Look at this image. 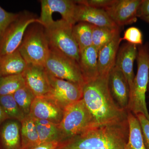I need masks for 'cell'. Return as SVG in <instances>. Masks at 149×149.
<instances>
[{
    "label": "cell",
    "instance_id": "6da1fadb",
    "mask_svg": "<svg viewBox=\"0 0 149 149\" xmlns=\"http://www.w3.org/2000/svg\"><path fill=\"white\" fill-rule=\"evenodd\" d=\"M129 132L127 116L89 128L73 139L59 143L57 149H125Z\"/></svg>",
    "mask_w": 149,
    "mask_h": 149
},
{
    "label": "cell",
    "instance_id": "7a4b0ae2",
    "mask_svg": "<svg viewBox=\"0 0 149 149\" xmlns=\"http://www.w3.org/2000/svg\"><path fill=\"white\" fill-rule=\"evenodd\" d=\"M108 77L99 76L86 83L83 88V99L95 121L96 125L123 119L128 111L120 109L111 95Z\"/></svg>",
    "mask_w": 149,
    "mask_h": 149
},
{
    "label": "cell",
    "instance_id": "3957f363",
    "mask_svg": "<svg viewBox=\"0 0 149 149\" xmlns=\"http://www.w3.org/2000/svg\"><path fill=\"white\" fill-rule=\"evenodd\" d=\"M138 70L130 89L127 111L136 115L142 113L149 120V113L146 102L149 75V44L138 46Z\"/></svg>",
    "mask_w": 149,
    "mask_h": 149
},
{
    "label": "cell",
    "instance_id": "277c9868",
    "mask_svg": "<svg viewBox=\"0 0 149 149\" xmlns=\"http://www.w3.org/2000/svg\"><path fill=\"white\" fill-rule=\"evenodd\" d=\"M96 125L94 118L82 99L64 109L58 124L59 143L69 141Z\"/></svg>",
    "mask_w": 149,
    "mask_h": 149
},
{
    "label": "cell",
    "instance_id": "5b68a950",
    "mask_svg": "<svg viewBox=\"0 0 149 149\" xmlns=\"http://www.w3.org/2000/svg\"><path fill=\"white\" fill-rule=\"evenodd\" d=\"M18 50L27 64L44 66L50 49L44 26L37 22L30 24Z\"/></svg>",
    "mask_w": 149,
    "mask_h": 149
},
{
    "label": "cell",
    "instance_id": "8992f818",
    "mask_svg": "<svg viewBox=\"0 0 149 149\" xmlns=\"http://www.w3.org/2000/svg\"><path fill=\"white\" fill-rule=\"evenodd\" d=\"M73 26L61 19L54 20L44 27L50 49L58 51L78 63L80 52L73 35Z\"/></svg>",
    "mask_w": 149,
    "mask_h": 149
},
{
    "label": "cell",
    "instance_id": "52a82bcc",
    "mask_svg": "<svg viewBox=\"0 0 149 149\" xmlns=\"http://www.w3.org/2000/svg\"><path fill=\"white\" fill-rule=\"evenodd\" d=\"M44 67L54 77L69 81L83 87L85 82L78 63L58 51L50 49Z\"/></svg>",
    "mask_w": 149,
    "mask_h": 149
},
{
    "label": "cell",
    "instance_id": "ba28073f",
    "mask_svg": "<svg viewBox=\"0 0 149 149\" xmlns=\"http://www.w3.org/2000/svg\"><path fill=\"white\" fill-rule=\"evenodd\" d=\"M40 22L39 18L27 12L19 13L18 17L7 29L0 43V58L18 49L27 27Z\"/></svg>",
    "mask_w": 149,
    "mask_h": 149
},
{
    "label": "cell",
    "instance_id": "9c48e42d",
    "mask_svg": "<svg viewBox=\"0 0 149 149\" xmlns=\"http://www.w3.org/2000/svg\"><path fill=\"white\" fill-rule=\"evenodd\" d=\"M47 73L49 85L47 96L54 100L63 109L83 99V87Z\"/></svg>",
    "mask_w": 149,
    "mask_h": 149
},
{
    "label": "cell",
    "instance_id": "30bf717a",
    "mask_svg": "<svg viewBox=\"0 0 149 149\" xmlns=\"http://www.w3.org/2000/svg\"><path fill=\"white\" fill-rule=\"evenodd\" d=\"M41 15L39 19L44 27L54 21L53 14L59 13L62 19L74 26L76 24L75 12L77 4L71 0H41Z\"/></svg>",
    "mask_w": 149,
    "mask_h": 149
},
{
    "label": "cell",
    "instance_id": "8fae6325",
    "mask_svg": "<svg viewBox=\"0 0 149 149\" xmlns=\"http://www.w3.org/2000/svg\"><path fill=\"white\" fill-rule=\"evenodd\" d=\"M142 0H115L105 11L118 27L135 23Z\"/></svg>",
    "mask_w": 149,
    "mask_h": 149
},
{
    "label": "cell",
    "instance_id": "7c38bea8",
    "mask_svg": "<svg viewBox=\"0 0 149 149\" xmlns=\"http://www.w3.org/2000/svg\"><path fill=\"white\" fill-rule=\"evenodd\" d=\"M63 110L50 97L40 96L35 97L32 102L29 115L36 119L58 124L62 119Z\"/></svg>",
    "mask_w": 149,
    "mask_h": 149
},
{
    "label": "cell",
    "instance_id": "4fadbf2b",
    "mask_svg": "<svg viewBox=\"0 0 149 149\" xmlns=\"http://www.w3.org/2000/svg\"><path fill=\"white\" fill-rule=\"evenodd\" d=\"M108 83L111 95L116 104L127 111L130 97V89L125 75L114 66L109 74Z\"/></svg>",
    "mask_w": 149,
    "mask_h": 149
},
{
    "label": "cell",
    "instance_id": "5bb4252c",
    "mask_svg": "<svg viewBox=\"0 0 149 149\" xmlns=\"http://www.w3.org/2000/svg\"><path fill=\"white\" fill-rule=\"evenodd\" d=\"M22 75L25 85L36 97L48 95L49 85L47 73L44 66L27 64Z\"/></svg>",
    "mask_w": 149,
    "mask_h": 149
},
{
    "label": "cell",
    "instance_id": "9a60e30c",
    "mask_svg": "<svg viewBox=\"0 0 149 149\" xmlns=\"http://www.w3.org/2000/svg\"><path fill=\"white\" fill-rule=\"evenodd\" d=\"M76 4L77 6L75 12L76 22H88L98 27H118L110 18L106 12L103 10Z\"/></svg>",
    "mask_w": 149,
    "mask_h": 149
},
{
    "label": "cell",
    "instance_id": "2e32d148",
    "mask_svg": "<svg viewBox=\"0 0 149 149\" xmlns=\"http://www.w3.org/2000/svg\"><path fill=\"white\" fill-rule=\"evenodd\" d=\"M138 54V46L131 43H124L119 48L115 66L122 71L128 81L129 89L135 77L133 65Z\"/></svg>",
    "mask_w": 149,
    "mask_h": 149
},
{
    "label": "cell",
    "instance_id": "e0dca14e",
    "mask_svg": "<svg viewBox=\"0 0 149 149\" xmlns=\"http://www.w3.org/2000/svg\"><path fill=\"white\" fill-rule=\"evenodd\" d=\"M121 41L119 31L110 42L99 51L98 56L99 76L108 77L109 72L115 65L116 56Z\"/></svg>",
    "mask_w": 149,
    "mask_h": 149
},
{
    "label": "cell",
    "instance_id": "ac0fdd59",
    "mask_svg": "<svg viewBox=\"0 0 149 149\" xmlns=\"http://www.w3.org/2000/svg\"><path fill=\"white\" fill-rule=\"evenodd\" d=\"M98 53V51L93 46L80 53L78 64L85 83L95 80L99 77Z\"/></svg>",
    "mask_w": 149,
    "mask_h": 149
},
{
    "label": "cell",
    "instance_id": "d6986e66",
    "mask_svg": "<svg viewBox=\"0 0 149 149\" xmlns=\"http://www.w3.org/2000/svg\"><path fill=\"white\" fill-rule=\"evenodd\" d=\"M27 64L17 49L0 58V77L22 74Z\"/></svg>",
    "mask_w": 149,
    "mask_h": 149
},
{
    "label": "cell",
    "instance_id": "ffe728a7",
    "mask_svg": "<svg viewBox=\"0 0 149 149\" xmlns=\"http://www.w3.org/2000/svg\"><path fill=\"white\" fill-rule=\"evenodd\" d=\"M20 123L21 149H31L40 145L34 118L28 115Z\"/></svg>",
    "mask_w": 149,
    "mask_h": 149
},
{
    "label": "cell",
    "instance_id": "44dd1931",
    "mask_svg": "<svg viewBox=\"0 0 149 149\" xmlns=\"http://www.w3.org/2000/svg\"><path fill=\"white\" fill-rule=\"evenodd\" d=\"M21 125L17 121H10L4 125L1 131L3 149H21Z\"/></svg>",
    "mask_w": 149,
    "mask_h": 149
},
{
    "label": "cell",
    "instance_id": "7402d4cb",
    "mask_svg": "<svg viewBox=\"0 0 149 149\" xmlns=\"http://www.w3.org/2000/svg\"><path fill=\"white\" fill-rule=\"evenodd\" d=\"M129 136L125 149H146L144 144L140 123L136 115L128 111Z\"/></svg>",
    "mask_w": 149,
    "mask_h": 149
},
{
    "label": "cell",
    "instance_id": "603a6c76",
    "mask_svg": "<svg viewBox=\"0 0 149 149\" xmlns=\"http://www.w3.org/2000/svg\"><path fill=\"white\" fill-rule=\"evenodd\" d=\"M34 118L40 144L54 141L59 143L60 136L58 124L47 120Z\"/></svg>",
    "mask_w": 149,
    "mask_h": 149
},
{
    "label": "cell",
    "instance_id": "cb8c5ba5",
    "mask_svg": "<svg viewBox=\"0 0 149 149\" xmlns=\"http://www.w3.org/2000/svg\"><path fill=\"white\" fill-rule=\"evenodd\" d=\"M94 25L86 22H79L72 27V32L77 42L80 54L86 48L93 46Z\"/></svg>",
    "mask_w": 149,
    "mask_h": 149
},
{
    "label": "cell",
    "instance_id": "d4e9b609",
    "mask_svg": "<svg viewBox=\"0 0 149 149\" xmlns=\"http://www.w3.org/2000/svg\"><path fill=\"white\" fill-rule=\"evenodd\" d=\"M120 31V27H109L94 26L93 30V46L99 51L114 38Z\"/></svg>",
    "mask_w": 149,
    "mask_h": 149
},
{
    "label": "cell",
    "instance_id": "484cf974",
    "mask_svg": "<svg viewBox=\"0 0 149 149\" xmlns=\"http://www.w3.org/2000/svg\"><path fill=\"white\" fill-rule=\"evenodd\" d=\"M24 85L22 74L0 77V96L13 95Z\"/></svg>",
    "mask_w": 149,
    "mask_h": 149
},
{
    "label": "cell",
    "instance_id": "4316f807",
    "mask_svg": "<svg viewBox=\"0 0 149 149\" xmlns=\"http://www.w3.org/2000/svg\"><path fill=\"white\" fill-rule=\"evenodd\" d=\"M0 104L8 118H13L20 122L26 116L19 108L13 95L0 96Z\"/></svg>",
    "mask_w": 149,
    "mask_h": 149
},
{
    "label": "cell",
    "instance_id": "83f0119b",
    "mask_svg": "<svg viewBox=\"0 0 149 149\" xmlns=\"http://www.w3.org/2000/svg\"><path fill=\"white\" fill-rule=\"evenodd\" d=\"M14 98L25 116L29 114L32 102L36 96L26 85L19 89L13 95Z\"/></svg>",
    "mask_w": 149,
    "mask_h": 149
},
{
    "label": "cell",
    "instance_id": "f1b7e54d",
    "mask_svg": "<svg viewBox=\"0 0 149 149\" xmlns=\"http://www.w3.org/2000/svg\"><path fill=\"white\" fill-rule=\"evenodd\" d=\"M19 14L8 12L0 6V43L7 29L18 17Z\"/></svg>",
    "mask_w": 149,
    "mask_h": 149
},
{
    "label": "cell",
    "instance_id": "f546056e",
    "mask_svg": "<svg viewBox=\"0 0 149 149\" xmlns=\"http://www.w3.org/2000/svg\"><path fill=\"white\" fill-rule=\"evenodd\" d=\"M121 39L138 46L143 45V34L141 30L136 27H131L126 29Z\"/></svg>",
    "mask_w": 149,
    "mask_h": 149
},
{
    "label": "cell",
    "instance_id": "4dcf8cb0",
    "mask_svg": "<svg viewBox=\"0 0 149 149\" xmlns=\"http://www.w3.org/2000/svg\"><path fill=\"white\" fill-rule=\"evenodd\" d=\"M77 4L105 11L115 1V0H78L74 1Z\"/></svg>",
    "mask_w": 149,
    "mask_h": 149
},
{
    "label": "cell",
    "instance_id": "1f68e13d",
    "mask_svg": "<svg viewBox=\"0 0 149 149\" xmlns=\"http://www.w3.org/2000/svg\"><path fill=\"white\" fill-rule=\"evenodd\" d=\"M140 123L143 139L146 149H149V120L142 113L136 115Z\"/></svg>",
    "mask_w": 149,
    "mask_h": 149
},
{
    "label": "cell",
    "instance_id": "d6a6232c",
    "mask_svg": "<svg viewBox=\"0 0 149 149\" xmlns=\"http://www.w3.org/2000/svg\"><path fill=\"white\" fill-rule=\"evenodd\" d=\"M137 17L142 20L149 17V0H142L138 9Z\"/></svg>",
    "mask_w": 149,
    "mask_h": 149
},
{
    "label": "cell",
    "instance_id": "836d02e7",
    "mask_svg": "<svg viewBox=\"0 0 149 149\" xmlns=\"http://www.w3.org/2000/svg\"><path fill=\"white\" fill-rule=\"evenodd\" d=\"M59 143L57 141L43 143L36 146L31 149H57Z\"/></svg>",
    "mask_w": 149,
    "mask_h": 149
},
{
    "label": "cell",
    "instance_id": "e575fe53",
    "mask_svg": "<svg viewBox=\"0 0 149 149\" xmlns=\"http://www.w3.org/2000/svg\"><path fill=\"white\" fill-rule=\"evenodd\" d=\"M8 118V117L3 109L2 107L0 104V124Z\"/></svg>",
    "mask_w": 149,
    "mask_h": 149
},
{
    "label": "cell",
    "instance_id": "d590c367",
    "mask_svg": "<svg viewBox=\"0 0 149 149\" xmlns=\"http://www.w3.org/2000/svg\"><path fill=\"white\" fill-rule=\"evenodd\" d=\"M143 20H144V21L146 22L149 23V17H147V18L144 19H143Z\"/></svg>",
    "mask_w": 149,
    "mask_h": 149
},
{
    "label": "cell",
    "instance_id": "8d00e7d4",
    "mask_svg": "<svg viewBox=\"0 0 149 149\" xmlns=\"http://www.w3.org/2000/svg\"><path fill=\"white\" fill-rule=\"evenodd\" d=\"M148 91L149 92V81H148Z\"/></svg>",
    "mask_w": 149,
    "mask_h": 149
}]
</instances>
